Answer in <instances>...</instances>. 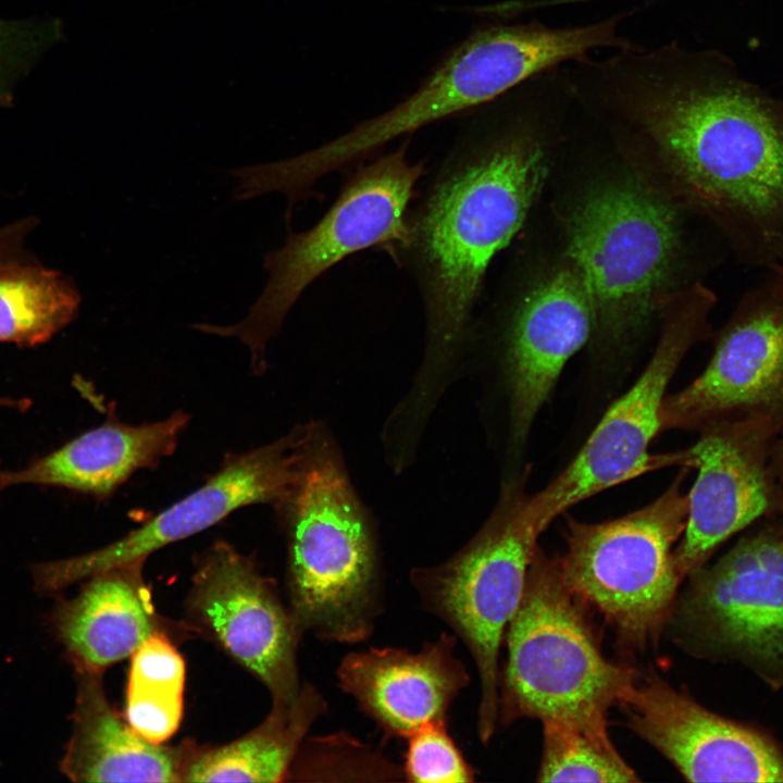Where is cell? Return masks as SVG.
Segmentation results:
<instances>
[{
	"label": "cell",
	"mask_w": 783,
	"mask_h": 783,
	"mask_svg": "<svg viewBox=\"0 0 783 783\" xmlns=\"http://www.w3.org/2000/svg\"><path fill=\"white\" fill-rule=\"evenodd\" d=\"M402 767L409 782L465 783L475 772L447 731V721L422 725L408 738Z\"/></svg>",
	"instance_id": "obj_28"
},
{
	"label": "cell",
	"mask_w": 783,
	"mask_h": 783,
	"mask_svg": "<svg viewBox=\"0 0 783 783\" xmlns=\"http://www.w3.org/2000/svg\"><path fill=\"white\" fill-rule=\"evenodd\" d=\"M577 104L630 123L697 200L757 220L783 211V121L673 42L638 45L569 69Z\"/></svg>",
	"instance_id": "obj_1"
},
{
	"label": "cell",
	"mask_w": 783,
	"mask_h": 783,
	"mask_svg": "<svg viewBox=\"0 0 783 783\" xmlns=\"http://www.w3.org/2000/svg\"><path fill=\"white\" fill-rule=\"evenodd\" d=\"M61 36L60 22L53 17H0V107L13 102L16 85Z\"/></svg>",
	"instance_id": "obj_27"
},
{
	"label": "cell",
	"mask_w": 783,
	"mask_h": 783,
	"mask_svg": "<svg viewBox=\"0 0 783 783\" xmlns=\"http://www.w3.org/2000/svg\"><path fill=\"white\" fill-rule=\"evenodd\" d=\"M403 770L381 751L340 732L303 741L288 778L299 781H399Z\"/></svg>",
	"instance_id": "obj_26"
},
{
	"label": "cell",
	"mask_w": 783,
	"mask_h": 783,
	"mask_svg": "<svg viewBox=\"0 0 783 783\" xmlns=\"http://www.w3.org/2000/svg\"><path fill=\"white\" fill-rule=\"evenodd\" d=\"M700 331L697 311L672 319L642 374L610 406L572 461L545 488L524 498L522 513L539 534L599 492L650 470L684 467V450L652 456L649 445L661 430L667 387Z\"/></svg>",
	"instance_id": "obj_11"
},
{
	"label": "cell",
	"mask_w": 783,
	"mask_h": 783,
	"mask_svg": "<svg viewBox=\"0 0 783 783\" xmlns=\"http://www.w3.org/2000/svg\"><path fill=\"white\" fill-rule=\"evenodd\" d=\"M313 428L297 426L271 444L229 456L203 485L102 548L44 562V586L63 593L100 572L146 561L153 551L211 527L241 507L270 504L281 509L300 477Z\"/></svg>",
	"instance_id": "obj_12"
},
{
	"label": "cell",
	"mask_w": 783,
	"mask_h": 783,
	"mask_svg": "<svg viewBox=\"0 0 783 783\" xmlns=\"http://www.w3.org/2000/svg\"><path fill=\"white\" fill-rule=\"evenodd\" d=\"M188 421L179 410L141 425L108 422L25 469L0 473V486L42 484L108 496L134 472L172 455Z\"/></svg>",
	"instance_id": "obj_21"
},
{
	"label": "cell",
	"mask_w": 783,
	"mask_h": 783,
	"mask_svg": "<svg viewBox=\"0 0 783 783\" xmlns=\"http://www.w3.org/2000/svg\"><path fill=\"white\" fill-rule=\"evenodd\" d=\"M782 430L765 417L719 421L700 428L697 442L684 450V468H695L697 476L687 493L686 525L673 550L682 580L735 533L779 517L781 495L771 459Z\"/></svg>",
	"instance_id": "obj_14"
},
{
	"label": "cell",
	"mask_w": 783,
	"mask_h": 783,
	"mask_svg": "<svg viewBox=\"0 0 783 783\" xmlns=\"http://www.w3.org/2000/svg\"><path fill=\"white\" fill-rule=\"evenodd\" d=\"M20 401L8 399V398H0V406H18Z\"/></svg>",
	"instance_id": "obj_30"
},
{
	"label": "cell",
	"mask_w": 783,
	"mask_h": 783,
	"mask_svg": "<svg viewBox=\"0 0 783 783\" xmlns=\"http://www.w3.org/2000/svg\"><path fill=\"white\" fill-rule=\"evenodd\" d=\"M458 637L443 632L421 650L369 648L347 654L336 675L339 688L388 738H408L422 725L447 721L470 675L456 656Z\"/></svg>",
	"instance_id": "obj_18"
},
{
	"label": "cell",
	"mask_w": 783,
	"mask_h": 783,
	"mask_svg": "<svg viewBox=\"0 0 783 783\" xmlns=\"http://www.w3.org/2000/svg\"><path fill=\"white\" fill-rule=\"evenodd\" d=\"M594 41L586 25L555 27L529 21L482 27L412 95L330 140L327 157L349 169L398 137L490 103L539 73L585 57Z\"/></svg>",
	"instance_id": "obj_9"
},
{
	"label": "cell",
	"mask_w": 783,
	"mask_h": 783,
	"mask_svg": "<svg viewBox=\"0 0 783 783\" xmlns=\"http://www.w3.org/2000/svg\"><path fill=\"white\" fill-rule=\"evenodd\" d=\"M524 498L517 485L507 487L495 511L459 551L409 574L423 608L446 623L472 656L480 680L477 735L484 745L498 725L500 646L524 594L540 535L523 517Z\"/></svg>",
	"instance_id": "obj_7"
},
{
	"label": "cell",
	"mask_w": 783,
	"mask_h": 783,
	"mask_svg": "<svg viewBox=\"0 0 783 783\" xmlns=\"http://www.w3.org/2000/svg\"><path fill=\"white\" fill-rule=\"evenodd\" d=\"M538 782H637L612 743L557 721H544Z\"/></svg>",
	"instance_id": "obj_25"
},
{
	"label": "cell",
	"mask_w": 783,
	"mask_h": 783,
	"mask_svg": "<svg viewBox=\"0 0 783 783\" xmlns=\"http://www.w3.org/2000/svg\"><path fill=\"white\" fill-rule=\"evenodd\" d=\"M771 462L781 495V510L779 519L783 524V430L780 432L775 440Z\"/></svg>",
	"instance_id": "obj_29"
},
{
	"label": "cell",
	"mask_w": 783,
	"mask_h": 783,
	"mask_svg": "<svg viewBox=\"0 0 783 783\" xmlns=\"http://www.w3.org/2000/svg\"><path fill=\"white\" fill-rule=\"evenodd\" d=\"M326 710L323 695L306 683L295 700L272 703L263 722L243 737L217 747H196L183 782L285 781L308 731Z\"/></svg>",
	"instance_id": "obj_22"
},
{
	"label": "cell",
	"mask_w": 783,
	"mask_h": 783,
	"mask_svg": "<svg viewBox=\"0 0 783 783\" xmlns=\"http://www.w3.org/2000/svg\"><path fill=\"white\" fill-rule=\"evenodd\" d=\"M185 662L166 634L147 639L132 656L125 718L146 739L162 744L184 711Z\"/></svg>",
	"instance_id": "obj_24"
},
{
	"label": "cell",
	"mask_w": 783,
	"mask_h": 783,
	"mask_svg": "<svg viewBox=\"0 0 783 783\" xmlns=\"http://www.w3.org/2000/svg\"><path fill=\"white\" fill-rule=\"evenodd\" d=\"M424 165L407 157V147L360 166L327 212L310 228L289 233L285 244L264 256L268 282L247 316L235 325L194 324L207 334L235 336L262 371L265 348L302 293L328 269L361 250L409 239V206Z\"/></svg>",
	"instance_id": "obj_6"
},
{
	"label": "cell",
	"mask_w": 783,
	"mask_h": 783,
	"mask_svg": "<svg viewBox=\"0 0 783 783\" xmlns=\"http://www.w3.org/2000/svg\"><path fill=\"white\" fill-rule=\"evenodd\" d=\"M586 609L564 583L555 558L537 547L504 638L498 724L521 718L557 721L612 743L608 712L639 672L605 657Z\"/></svg>",
	"instance_id": "obj_3"
},
{
	"label": "cell",
	"mask_w": 783,
	"mask_h": 783,
	"mask_svg": "<svg viewBox=\"0 0 783 783\" xmlns=\"http://www.w3.org/2000/svg\"><path fill=\"white\" fill-rule=\"evenodd\" d=\"M72 733L60 771L73 782H183L196 746L169 747L138 734L109 703L103 673L75 672Z\"/></svg>",
	"instance_id": "obj_20"
},
{
	"label": "cell",
	"mask_w": 783,
	"mask_h": 783,
	"mask_svg": "<svg viewBox=\"0 0 783 783\" xmlns=\"http://www.w3.org/2000/svg\"><path fill=\"white\" fill-rule=\"evenodd\" d=\"M618 706L687 781L783 782V749L768 732L708 710L651 671L638 673Z\"/></svg>",
	"instance_id": "obj_15"
},
{
	"label": "cell",
	"mask_w": 783,
	"mask_h": 783,
	"mask_svg": "<svg viewBox=\"0 0 783 783\" xmlns=\"http://www.w3.org/2000/svg\"><path fill=\"white\" fill-rule=\"evenodd\" d=\"M673 209L634 179L585 195L568 221V253L595 323L611 339L637 333L672 274L680 234Z\"/></svg>",
	"instance_id": "obj_8"
},
{
	"label": "cell",
	"mask_w": 783,
	"mask_h": 783,
	"mask_svg": "<svg viewBox=\"0 0 783 783\" xmlns=\"http://www.w3.org/2000/svg\"><path fill=\"white\" fill-rule=\"evenodd\" d=\"M144 563L90 576L73 598L58 596L47 623L75 672L103 673L151 636L167 635L145 584Z\"/></svg>",
	"instance_id": "obj_19"
},
{
	"label": "cell",
	"mask_w": 783,
	"mask_h": 783,
	"mask_svg": "<svg viewBox=\"0 0 783 783\" xmlns=\"http://www.w3.org/2000/svg\"><path fill=\"white\" fill-rule=\"evenodd\" d=\"M185 607L186 626L260 680L272 703L296 699L301 687L297 650L304 632L250 558L215 543L199 559Z\"/></svg>",
	"instance_id": "obj_13"
},
{
	"label": "cell",
	"mask_w": 783,
	"mask_h": 783,
	"mask_svg": "<svg viewBox=\"0 0 783 783\" xmlns=\"http://www.w3.org/2000/svg\"><path fill=\"white\" fill-rule=\"evenodd\" d=\"M79 301L76 287L60 272L0 265V343H45L75 318Z\"/></svg>",
	"instance_id": "obj_23"
},
{
	"label": "cell",
	"mask_w": 783,
	"mask_h": 783,
	"mask_svg": "<svg viewBox=\"0 0 783 783\" xmlns=\"http://www.w3.org/2000/svg\"><path fill=\"white\" fill-rule=\"evenodd\" d=\"M279 510L287 512L286 586L298 624L325 642L366 641L383 610L375 543L339 456L318 426Z\"/></svg>",
	"instance_id": "obj_4"
},
{
	"label": "cell",
	"mask_w": 783,
	"mask_h": 783,
	"mask_svg": "<svg viewBox=\"0 0 783 783\" xmlns=\"http://www.w3.org/2000/svg\"><path fill=\"white\" fill-rule=\"evenodd\" d=\"M540 140L518 127L460 140L418 207L398 254L421 293L426 345L411 396L432 403L461 355L486 271L521 228L545 177Z\"/></svg>",
	"instance_id": "obj_2"
},
{
	"label": "cell",
	"mask_w": 783,
	"mask_h": 783,
	"mask_svg": "<svg viewBox=\"0 0 783 783\" xmlns=\"http://www.w3.org/2000/svg\"><path fill=\"white\" fill-rule=\"evenodd\" d=\"M686 579L669 625L687 652L736 661L783 688V524L762 519Z\"/></svg>",
	"instance_id": "obj_10"
},
{
	"label": "cell",
	"mask_w": 783,
	"mask_h": 783,
	"mask_svg": "<svg viewBox=\"0 0 783 783\" xmlns=\"http://www.w3.org/2000/svg\"><path fill=\"white\" fill-rule=\"evenodd\" d=\"M765 417L783 425V309L739 316L720 336L706 369L666 396L661 430L699 431L724 420Z\"/></svg>",
	"instance_id": "obj_16"
},
{
	"label": "cell",
	"mask_w": 783,
	"mask_h": 783,
	"mask_svg": "<svg viewBox=\"0 0 783 783\" xmlns=\"http://www.w3.org/2000/svg\"><path fill=\"white\" fill-rule=\"evenodd\" d=\"M594 325L592 301L573 265L544 278L522 299L506 344L512 445L524 443L562 369Z\"/></svg>",
	"instance_id": "obj_17"
},
{
	"label": "cell",
	"mask_w": 783,
	"mask_h": 783,
	"mask_svg": "<svg viewBox=\"0 0 783 783\" xmlns=\"http://www.w3.org/2000/svg\"><path fill=\"white\" fill-rule=\"evenodd\" d=\"M685 472L650 504L599 523L570 519L566 551L555 558L574 596L611 627L617 645L645 652L669 625L680 577L673 547L687 519Z\"/></svg>",
	"instance_id": "obj_5"
}]
</instances>
